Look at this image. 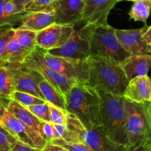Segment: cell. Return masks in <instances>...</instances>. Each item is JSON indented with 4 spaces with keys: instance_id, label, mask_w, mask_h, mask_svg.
Returning <instances> with one entry per match:
<instances>
[{
    "instance_id": "7bdbcfd3",
    "label": "cell",
    "mask_w": 151,
    "mask_h": 151,
    "mask_svg": "<svg viewBox=\"0 0 151 151\" xmlns=\"http://www.w3.org/2000/svg\"><path fill=\"white\" fill-rule=\"evenodd\" d=\"M122 1H132V2H134V1H137V0H118V2H122Z\"/></svg>"
},
{
    "instance_id": "d590c367",
    "label": "cell",
    "mask_w": 151,
    "mask_h": 151,
    "mask_svg": "<svg viewBox=\"0 0 151 151\" xmlns=\"http://www.w3.org/2000/svg\"><path fill=\"white\" fill-rule=\"evenodd\" d=\"M11 1L14 2L19 12H24L26 5L30 3L32 0H11Z\"/></svg>"
},
{
    "instance_id": "d6a6232c",
    "label": "cell",
    "mask_w": 151,
    "mask_h": 151,
    "mask_svg": "<svg viewBox=\"0 0 151 151\" xmlns=\"http://www.w3.org/2000/svg\"><path fill=\"white\" fill-rule=\"evenodd\" d=\"M43 138L47 143H51L53 136V124L51 122H43Z\"/></svg>"
},
{
    "instance_id": "f35d334b",
    "label": "cell",
    "mask_w": 151,
    "mask_h": 151,
    "mask_svg": "<svg viewBox=\"0 0 151 151\" xmlns=\"http://www.w3.org/2000/svg\"><path fill=\"white\" fill-rule=\"evenodd\" d=\"M143 40H145V42L151 47V24L150 26H148L147 29L146 30L145 33L143 34Z\"/></svg>"
},
{
    "instance_id": "7c38bea8",
    "label": "cell",
    "mask_w": 151,
    "mask_h": 151,
    "mask_svg": "<svg viewBox=\"0 0 151 151\" xmlns=\"http://www.w3.org/2000/svg\"><path fill=\"white\" fill-rule=\"evenodd\" d=\"M75 24H54L38 32L36 35V45L48 50L59 48L66 44L73 34Z\"/></svg>"
},
{
    "instance_id": "277c9868",
    "label": "cell",
    "mask_w": 151,
    "mask_h": 151,
    "mask_svg": "<svg viewBox=\"0 0 151 151\" xmlns=\"http://www.w3.org/2000/svg\"><path fill=\"white\" fill-rule=\"evenodd\" d=\"M68 132L64 141L79 142L93 151H127L128 146L119 145L110 139L103 127L87 128L74 115L67 112Z\"/></svg>"
},
{
    "instance_id": "5b68a950",
    "label": "cell",
    "mask_w": 151,
    "mask_h": 151,
    "mask_svg": "<svg viewBox=\"0 0 151 151\" xmlns=\"http://www.w3.org/2000/svg\"><path fill=\"white\" fill-rule=\"evenodd\" d=\"M91 47V56L106 58L120 65L131 56L120 44L116 29L109 24L93 25Z\"/></svg>"
},
{
    "instance_id": "6da1fadb",
    "label": "cell",
    "mask_w": 151,
    "mask_h": 151,
    "mask_svg": "<svg viewBox=\"0 0 151 151\" xmlns=\"http://www.w3.org/2000/svg\"><path fill=\"white\" fill-rule=\"evenodd\" d=\"M66 111L75 116L87 128L102 126L101 98L98 90L76 82L65 96Z\"/></svg>"
},
{
    "instance_id": "f546056e",
    "label": "cell",
    "mask_w": 151,
    "mask_h": 151,
    "mask_svg": "<svg viewBox=\"0 0 151 151\" xmlns=\"http://www.w3.org/2000/svg\"><path fill=\"white\" fill-rule=\"evenodd\" d=\"M26 108L31 112L35 116L44 122H50V109H49V103L45 102L43 104H36V105L27 107Z\"/></svg>"
},
{
    "instance_id": "7402d4cb",
    "label": "cell",
    "mask_w": 151,
    "mask_h": 151,
    "mask_svg": "<svg viewBox=\"0 0 151 151\" xmlns=\"http://www.w3.org/2000/svg\"><path fill=\"white\" fill-rule=\"evenodd\" d=\"M32 52L33 51L23 47L19 43L14 35V36L11 38V40L8 42V50H7L8 63H24L27 56Z\"/></svg>"
},
{
    "instance_id": "b9f144b4",
    "label": "cell",
    "mask_w": 151,
    "mask_h": 151,
    "mask_svg": "<svg viewBox=\"0 0 151 151\" xmlns=\"http://www.w3.org/2000/svg\"><path fill=\"white\" fill-rule=\"evenodd\" d=\"M148 151H151V138L149 140V143H148Z\"/></svg>"
},
{
    "instance_id": "f6af8a7d",
    "label": "cell",
    "mask_w": 151,
    "mask_h": 151,
    "mask_svg": "<svg viewBox=\"0 0 151 151\" xmlns=\"http://www.w3.org/2000/svg\"><path fill=\"white\" fill-rule=\"evenodd\" d=\"M150 81H151V77H150ZM150 104H151V101H150Z\"/></svg>"
},
{
    "instance_id": "8992f818",
    "label": "cell",
    "mask_w": 151,
    "mask_h": 151,
    "mask_svg": "<svg viewBox=\"0 0 151 151\" xmlns=\"http://www.w3.org/2000/svg\"><path fill=\"white\" fill-rule=\"evenodd\" d=\"M124 106L128 146L149 140L151 138V129L146 103L139 104L125 99Z\"/></svg>"
},
{
    "instance_id": "d6986e66",
    "label": "cell",
    "mask_w": 151,
    "mask_h": 151,
    "mask_svg": "<svg viewBox=\"0 0 151 151\" xmlns=\"http://www.w3.org/2000/svg\"><path fill=\"white\" fill-rule=\"evenodd\" d=\"M6 108L19 119L21 120L24 124L34 130L43 137L42 127L44 122H42L37 117L35 116L26 107L14 100H10Z\"/></svg>"
},
{
    "instance_id": "5bb4252c",
    "label": "cell",
    "mask_w": 151,
    "mask_h": 151,
    "mask_svg": "<svg viewBox=\"0 0 151 151\" xmlns=\"http://www.w3.org/2000/svg\"><path fill=\"white\" fill-rule=\"evenodd\" d=\"M118 0H85L82 22L88 25H106L110 11Z\"/></svg>"
},
{
    "instance_id": "f1b7e54d",
    "label": "cell",
    "mask_w": 151,
    "mask_h": 151,
    "mask_svg": "<svg viewBox=\"0 0 151 151\" xmlns=\"http://www.w3.org/2000/svg\"><path fill=\"white\" fill-rule=\"evenodd\" d=\"M18 140L0 124V151H11Z\"/></svg>"
},
{
    "instance_id": "484cf974",
    "label": "cell",
    "mask_w": 151,
    "mask_h": 151,
    "mask_svg": "<svg viewBox=\"0 0 151 151\" xmlns=\"http://www.w3.org/2000/svg\"><path fill=\"white\" fill-rule=\"evenodd\" d=\"M36 35H37L36 32L21 29L19 27L15 28V33H14V36L19 43L23 47L31 51H33L37 47L36 42Z\"/></svg>"
},
{
    "instance_id": "836d02e7",
    "label": "cell",
    "mask_w": 151,
    "mask_h": 151,
    "mask_svg": "<svg viewBox=\"0 0 151 151\" xmlns=\"http://www.w3.org/2000/svg\"><path fill=\"white\" fill-rule=\"evenodd\" d=\"M149 140L141 142V143L137 144V145L129 146L127 151H148V143H149Z\"/></svg>"
},
{
    "instance_id": "2e32d148",
    "label": "cell",
    "mask_w": 151,
    "mask_h": 151,
    "mask_svg": "<svg viewBox=\"0 0 151 151\" xmlns=\"http://www.w3.org/2000/svg\"><path fill=\"white\" fill-rule=\"evenodd\" d=\"M123 97L131 102L144 104L151 101V81L148 76H138L129 81Z\"/></svg>"
},
{
    "instance_id": "60d3db41",
    "label": "cell",
    "mask_w": 151,
    "mask_h": 151,
    "mask_svg": "<svg viewBox=\"0 0 151 151\" xmlns=\"http://www.w3.org/2000/svg\"><path fill=\"white\" fill-rule=\"evenodd\" d=\"M146 106H147V109L148 113H149V115L151 116V104L150 102H147Z\"/></svg>"
},
{
    "instance_id": "30bf717a",
    "label": "cell",
    "mask_w": 151,
    "mask_h": 151,
    "mask_svg": "<svg viewBox=\"0 0 151 151\" xmlns=\"http://www.w3.org/2000/svg\"><path fill=\"white\" fill-rule=\"evenodd\" d=\"M42 50V49L37 46L22 64L27 68L40 72L44 76L45 79L56 88L65 98V96L70 91L76 81L68 79L65 76L59 73L47 66L43 60Z\"/></svg>"
},
{
    "instance_id": "8d00e7d4",
    "label": "cell",
    "mask_w": 151,
    "mask_h": 151,
    "mask_svg": "<svg viewBox=\"0 0 151 151\" xmlns=\"http://www.w3.org/2000/svg\"><path fill=\"white\" fill-rule=\"evenodd\" d=\"M53 127L56 130V131L59 133L61 136V139H64L67 135L68 132V127L67 124H53Z\"/></svg>"
},
{
    "instance_id": "7a4b0ae2",
    "label": "cell",
    "mask_w": 151,
    "mask_h": 151,
    "mask_svg": "<svg viewBox=\"0 0 151 151\" xmlns=\"http://www.w3.org/2000/svg\"><path fill=\"white\" fill-rule=\"evenodd\" d=\"M86 60L88 85L98 91L123 96L129 80L120 64L99 56H91Z\"/></svg>"
},
{
    "instance_id": "e0dca14e",
    "label": "cell",
    "mask_w": 151,
    "mask_h": 151,
    "mask_svg": "<svg viewBox=\"0 0 151 151\" xmlns=\"http://www.w3.org/2000/svg\"><path fill=\"white\" fill-rule=\"evenodd\" d=\"M121 66L129 81L138 76H147L151 68V54L131 55L121 64Z\"/></svg>"
},
{
    "instance_id": "e575fe53",
    "label": "cell",
    "mask_w": 151,
    "mask_h": 151,
    "mask_svg": "<svg viewBox=\"0 0 151 151\" xmlns=\"http://www.w3.org/2000/svg\"><path fill=\"white\" fill-rule=\"evenodd\" d=\"M11 151H42L41 150L36 149V148L31 147H29L27 145H24V144L20 142H17V143L16 144V145L14 146V147L13 148Z\"/></svg>"
},
{
    "instance_id": "603a6c76",
    "label": "cell",
    "mask_w": 151,
    "mask_h": 151,
    "mask_svg": "<svg viewBox=\"0 0 151 151\" xmlns=\"http://www.w3.org/2000/svg\"><path fill=\"white\" fill-rule=\"evenodd\" d=\"M14 91V77L11 69L8 65L0 67V97L10 101Z\"/></svg>"
},
{
    "instance_id": "3957f363",
    "label": "cell",
    "mask_w": 151,
    "mask_h": 151,
    "mask_svg": "<svg viewBox=\"0 0 151 151\" xmlns=\"http://www.w3.org/2000/svg\"><path fill=\"white\" fill-rule=\"evenodd\" d=\"M98 91L101 98V116L104 132L113 142L128 146L125 130V99L123 96Z\"/></svg>"
},
{
    "instance_id": "4316f807",
    "label": "cell",
    "mask_w": 151,
    "mask_h": 151,
    "mask_svg": "<svg viewBox=\"0 0 151 151\" xmlns=\"http://www.w3.org/2000/svg\"><path fill=\"white\" fill-rule=\"evenodd\" d=\"M11 100H14L25 107L46 102V101L38 98L35 96L20 91H14L11 95Z\"/></svg>"
},
{
    "instance_id": "83f0119b",
    "label": "cell",
    "mask_w": 151,
    "mask_h": 151,
    "mask_svg": "<svg viewBox=\"0 0 151 151\" xmlns=\"http://www.w3.org/2000/svg\"><path fill=\"white\" fill-rule=\"evenodd\" d=\"M57 0H32L24 8V11L39 12V11H54L55 5Z\"/></svg>"
},
{
    "instance_id": "ac0fdd59",
    "label": "cell",
    "mask_w": 151,
    "mask_h": 151,
    "mask_svg": "<svg viewBox=\"0 0 151 151\" xmlns=\"http://www.w3.org/2000/svg\"><path fill=\"white\" fill-rule=\"evenodd\" d=\"M55 23L54 11L30 12L25 16L19 28L38 33Z\"/></svg>"
},
{
    "instance_id": "cb8c5ba5",
    "label": "cell",
    "mask_w": 151,
    "mask_h": 151,
    "mask_svg": "<svg viewBox=\"0 0 151 151\" xmlns=\"http://www.w3.org/2000/svg\"><path fill=\"white\" fill-rule=\"evenodd\" d=\"M151 12V0H137L133 2L129 16L131 19L146 23Z\"/></svg>"
},
{
    "instance_id": "74e56055",
    "label": "cell",
    "mask_w": 151,
    "mask_h": 151,
    "mask_svg": "<svg viewBox=\"0 0 151 151\" xmlns=\"http://www.w3.org/2000/svg\"><path fill=\"white\" fill-rule=\"evenodd\" d=\"M42 151H69L62 147L59 145H53L52 143H47L45 147L43 149Z\"/></svg>"
},
{
    "instance_id": "d4e9b609",
    "label": "cell",
    "mask_w": 151,
    "mask_h": 151,
    "mask_svg": "<svg viewBox=\"0 0 151 151\" xmlns=\"http://www.w3.org/2000/svg\"><path fill=\"white\" fill-rule=\"evenodd\" d=\"M15 28L11 25L0 26V67H4L8 64V42L14 36Z\"/></svg>"
},
{
    "instance_id": "4dcf8cb0",
    "label": "cell",
    "mask_w": 151,
    "mask_h": 151,
    "mask_svg": "<svg viewBox=\"0 0 151 151\" xmlns=\"http://www.w3.org/2000/svg\"><path fill=\"white\" fill-rule=\"evenodd\" d=\"M50 122L53 124H64L67 123V111L53 104H49Z\"/></svg>"
},
{
    "instance_id": "52a82bcc",
    "label": "cell",
    "mask_w": 151,
    "mask_h": 151,
    "mask_svg": "<svg viewBox=\"0 0 151 151\" xmlns=\"http://www.w3.org/2000/svg\"><path fill=\"white\" fill-rule=\"evenodd\" d=\"M93 25L80 22L75 24V28L66 44L59 48L48 50L53 56H62L76 60H86L91 56V37Z\"/></svg>"
},
{
    "instance_id": "8fae6325",
    "label": "cell",
    "mask_w": 151,
    "mask_h": 151,
    "mask_svg": "<svg viewBox=\"0 0 151 151\" xmlns=\"http://www.w3.org/2000/svg\"><path fill=\"white\" fill-rule=\"evenodd\" d=\"M6 65L12 72L15 91L27 93L45 100L39 85L45 79L40 72L27 68L24 64L8 63Z\"/></svg>"
},
{
    "instance_id": "ffe728a7",
    "label": "cell",
    "mask_w": 151,
    "mask_h": 151,
    "mask_svg": "<svg viewBox=\"0 0 151 151\" xmlns=\"http://www.w3.org/2000/svg\"><path fill=\"white\" fill-rule=\"evenodd\" d=\"M27 14L19 12L11 0H0V26H20Z\"/></svg>"
},
{
    "instance_id": "ab89813d",
    "label": "cell",
    "mask_w": 151,
    "mask_h": 151,
    "mask_svg": "<svg viewBox=\"0 0 151 151\" xmlns=\"http://www.w3.org/2000/svg\"><path fill=\"white\" fill-rule=\"evenodd\" d=\"M8 102H9V101L4 99L0 97V108H2V107H6L7 105H8Z\"/></svg>"
},
{
    "instance_id": "1f68e13d",
    "label": "cell",
    "mask_w": 151,
    "mask_h": 151,
    "mask_svg": "<svg viewBox=\"0 0 151 151\" xmlns=\"http://www.w3.org/2000/svg\"><path fill=\"white\" fill-rule=\"evenodd\" d=\"M51 143L62 147L69 151H93L89 147L79 142L70 143V142H65L63 139H56V140L52 141Z\"/></svg>"
},
{
    "instance_id": "ee69618b",
    "label": "cell",
    "mask_w": 151,
    "mask_h": 151,
    "mask_svg": "<svg viewBox=\"0 0 151 151\" xmlns=\"http://www.w3.org/2000/svg\"><path fill=\"white\" fill-rule=\"evenodd\" d=\"M148 115H149V113H148ZM149 120H150V129H151V116L149 115Z\"/></svg>"
},
{
    "instance_id": "4fadbf2b",
    "label": "cell",
    "mask_w": 151,
    "mask_h": 151,
    "mask_svg": "<svg viewBox=\"0 0 151 151\" xmlns=\"http://www.w3.org/2000/svg\"><path fill=\"white\" fill-rule=\"evenodd\" d=\"M147 27L148 25L145 23L144 27L139 29H116V34L123 48L130 55L151 54V47L142 38Z\"/></svg>"
},
{
    "instance_id": "ba28073f",
    "label": "cell",
    "mask_w": 151,
    "mask_h": 151,
    "mask_svg": "<svg viewBox=\"0 0 151 151\" xmlns=\"http://www.w3.org/2000/svg\"><path fill=\"white\" fill-rule=\"evenodd\" d=\"M0 124L19 142L27 146L43 150L47 145V142L42 136L24 124L5 107L0 108Z\"/></svg>"
},
{
    "instance_id": "44dd1931",
    "label": "cell",
    "mask_w": 151,
    "mask_h": 151,
    "mask_svg": "<svg viewBox=\"0 0 151 151\" xmlns=\"http://www.w3.org/2000/svg\"><path fill=\"white\" fill-rule=\"evenodd\" d=\"M39 87L47 102L62 110H66V101L65 96L50 82L44 79L40 82Z\"/></svg>"
},
{
    "instance_id": "9a60e30c",
    "label": "cell",
    "mask_w": 151,
    "mask_h": 151,
    "mask_svg": "<svg viewBox=\"0 0 151 151\" xmlns=\"http://www.w3.org/2000/svg\"><path fill=\"white\" fill-rule=\"evenodd\" d=\"M85 0H57L55 5V23L76 24L82 20Z\"/></svg>"
},
{
    "instance_id": "9c48e42d",
    "label": "cell",
    "mask_w": 151,
    "mask_h": 151,
    "mask_svg": "<svg viewBox=\"0 0 151 151\" xmlns=\"http://www.w3.org/2000/svg\"><path fill=\"white\" fill-rule=\"evenodd\" d=\"M42 54L46 65L53 70L70 79L88 84V66L87 60H76L53 56L44 49L42 50Z\"/></svg>"
}]
</instances>
